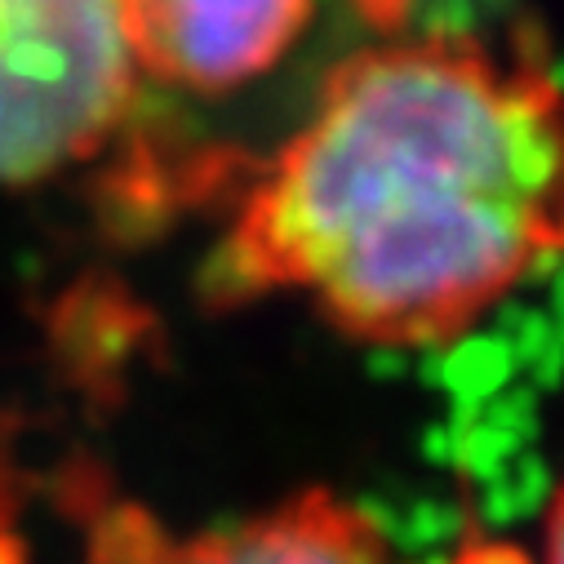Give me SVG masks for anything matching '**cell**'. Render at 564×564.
Instances as JSON below:
<instances>
[{
	"instance_id": "8992f818",
	"label": "cell",
	"mask_w": 564,
	"mask_h": 564,
	"mask_svg": "<svg viewBox=\"0 0 564 564\" xmlns=\"http://www.w3.org/2000/svg\"><path fill=\"white\" fill-rule=\"evenodd\" d=\"M542 564H564V480L555 485L542 516Z\"/></svg>"
},
{
	"instance_id": "277c9868",
	"label": "cell",
	"mask_w": 564,
	"mask_h": 564,
	"mask_svg": "<svg viewBox=\"0 0 564 564\" xmlns=\"http://www.w3.org/2000/svg\"><path fill=\"white\" fill-rule=\"evenodd\" d=\"M148 85L196 98L236 94L285 63L321 0H116Z\"/></svg>"
},
{
	"instance_id": "5b68a950",
	"label": "cell",
	"mask_w": 564,
	"mask_h": 564,
	"mask_svg": "<svg viewBox=\"0 0 564 564\" xmlns=\"http://www.w3.org/2000/svg\"><path fill=\"white\" fill-rule=\"evenodd\" d=\"M0 564H28V538H23V507L14 494V480L0 463Z\"/></svg>"
},
{
	"instance_id": "6da1fadb",
	"label": "cell",
	"mask_w": 564,
	"mask_h": 564,
	"mask_svg": "<svg viewBox=\"0 0 564 564\" xmlns=\"http://www.w3.org/2000/svg\"><path fill=\"white\" fill-rule=\"evenodd\" d=\"M564 262V89L485 41L409 32L343 58L240 192L218 294H290L422 351Z\"/></svg>"
},
{
	"instance_id": "3957f363",
	"label": "cell",
	"mask_w": 564,
	"mask_h": 564,
	"mask_svg": "<svg viewBox=\"0 0 564 564\" xmlns=\"http://www.w3.org/2000/svg\"><path fill=\"white\" fill-rule=\"evenodd\" d=\"M94 564H404L387 529L334 489H303L267 511L178 533L143 507L85 498Z\"/></svg>"
},
{
	"instance_id": "7a4b0ae2",
	"label": "cell",
	"mask_w": 564,
	"mask_h": 564,
	"mask_svg": "<svg viewBox=\"0 0 564 564\" xmlns=\"http://www.w3.org/2000/svg\"><path fill=\"white\" fill-rule=\"evenodd\" d=\"M143 85L116 0H0V187L85 170Z\"/></svg>"
}]
</instances>
